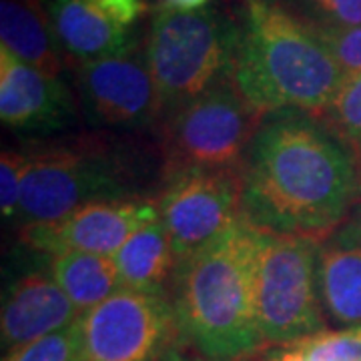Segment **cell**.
Listing matches in <instances>:
<instances>
[{
  "label": "cell",
  "mask_w": 361,
  "mask_h": 361,
  "mask_svg": "<svg viewBox=\"0 0 361 361\" xmlns=\"http://www.w3.org/2000/svg\"><path fill=\"white\" fill-rule=\"evenodd\" d=\"M241 175L247 223L325 241L355 207L361 163L322 116L285 109L261 116Z\"/></svg>",
  "instance_id": "6da1fadb"
},
{
  "label": "cell",
  "mask_w": 361,
  "mask_h": 361,
  "mask_svg": "<svg viewBox=\"0 0 361 361\" xmlns=\"http://www.w3.org/2000/svg\"><path fill=\"white\" fill-rule=\"evenodd\" d=\"M229 78L259 116L285 109L319 115L345 73L305 20L273 0H243Z\"/></svg>",
  "instance_id": "7a4b0ae2"
},
{
  "label": "cell",
  "mask_w": 361,
  "mask_h": 361,
  "mask_svg": "<svg viewBox=\"0 0 361 361\" xmlns=\"http://www.w3.org/2000/svg\"><path fill=\"white\" fill-rule=\"evenodd\" d=\"M259 229L245 217L177 263L173 313L179 334L211 361H239L263 345L255 305Z\"/></svg>",
  "instance_id": "3957f363"
},
{
  "label": "cell",
  "mask_w": 361,
  "mask_h": 361,
  "mask_svg": "<svg viewBox=\"0 0 361 361\" xmlns=\"http://www.w3.org/2000/svg\"><path fill=\"white\" fill-rule=\"evenodd\" d=\"M233 42L235 25L215 11L157 14L145 59L155 78L163 113L173 116L229 75Z\"/></svg>",
  "instance_id": "277c9868"
},
{
  "label": "cell",
  "mask_w": 361,
  "mask_h": 361,
  "mask_svg": "<svg viewBox=\"0 0 361 361\" xmlns=\"http://www.w3.org/2000/svg\"><path fill=\"white\" fill-rule=\"evenodd\" d=\"M322 243L259 231L255 305L263 343L283 348L325 331L317 279Z\"/></svg>",
  "instance_id": "5b68a950"
},
{
  "label": "cell",
  "mask_w": 361,
  "mask_h": 361,
  "mask_svg": "<svg viewBox=\"0 0 361 361\" xmlns=\"http://www.w3.org/2000/svg\"><path fill=\"white\" fill-rule=\"evenodd\" d=\"M129 179L121 165L87 147H56L30 157L18 217L25 225L51 223L78 207L125 199Z\"/></svg>",
  "instance_id": "8992f818"
},
{
  "label": "cell",
  "mask_w": 361,
  "mask_h": 361,
  "mask_svg": "<svg viewBox=\"0 0 361 361\" xmlns=\"http://www.w3.org/2000/svg\"><path fill=\"white\" fill-rule=\"evenodd\" d=\"M259 121L229 75L223 77L171 116L169 147L175 171L241 169Z\"/></svg>",
  "instance_id": "52a82bcc"
},
{
  "label": "cell",
  "mask_w": 361,
  "mask_h": 361,
  "mask_svg": "<svg viewBox=\"0 0 361 361\" xmlns=\"http://www.w3.org/2000/svg\"><path fill=\"white\" fill-rule=\"evenodd\" d=\"M177 263L197 253L243 217L241 169H183L175 171L159 199Z\"/></svg>",
  "instance_id": "ba28073f"
},
{
  "label": "cell",
  "mask_w": 361,
  "mask_h": 361,
  "mask_svg": "<svg viewBox=\"0 0 361 361\" xmlns=\"http://www.w3.org/2000/svg\"><path fill=\"white\" fill-rule=\"evenodd\" d=\"M87 361H151L175 325L163 293L121 289L80 315Z\"/></svg>",
  "instance_id": "9c48e42d"
},
{
  "label": "cell",
  "mask_w": 361,
  "mask_h": 361,
  "mask_svg": "<svg viewBox=\"0 0 361 361\" xmlns=\"http://www.w3.org/2000/svg\"><path fill=\"white\" fill-rule=\"evenodd\" d=\"M157 219L159 203L147 199L97 201L63 219L25 225L23 241L51 255L80 251L113 257L135 233Z\"/></svg>",
  "instance_id": "30bf717a"
},
{
  "label": "cell",
  "mask_w": 361,
  "mask_h": 361,
  "mask_svg": "<svg viewBox=\"0 0 361 361\" xmlns=\"http://www.w3.org/2000/svg\"><path fill=\"white\" fill-rule=\"evenodd\" d=\"M87 116L101 127H145L163 113L145 54L135 51L78 66Z\"/></svg>",
  "instance_id": "8fae6325"
},
{
  "label": "cell",
  "mask_w": 361,
  "mask_h": 361,
  "mask_svg": "<svg viewBox=\"0 0 361 361\" xmlns=\"http://www.w3.org/2000/svg\"><path fill=\"white\" fill-rule=\"evenodd\" d=\"M73 94L61 78L0 49V118L20 133H52L75 121Z\"/></svg>",
  "instance_id": "7c38bea8"
},
{
  "label": "cell",
  "mask_w": 361,
  "mask_h": 361,
  "mask_svg": "<svg viewBox=\"0 0 361 361\" xmlns=\"http://www.w3.org/2000/svg\"><path fill=\"white\" fill-rule=\"evenodd\" d=\"M82 311L63 287L44 273H28L14 281L2 303V348L11 351L65 329Z\"/></svg>",
  "instance_id": "4fadbf2b"
},
{
  "label": "cell",
  "mask_w": 361,
  "mask_h": 361,
  "mask_svg": "<svg viewBox=\"0 0 361 361\" xmlns=\"http://www.w3.org/2000/svg\"><path fill=\"white\" fill-rule=\"evenodd\" d=\"M317 279L325 319L341 327L361 325V231L353 221L322 243Z\"/></svg>",
  "instance_id": "5bb4252c"
},
{
  "label": "cell",
  "mask_w": 361,
  "mask_h": 361,
  "mask_svg": "<svg viewBox=\"0 0 361 361\" xmlns=\"http://www.w3.org/2000/svg\"><path fill=\"white\" fill-rule=\"evenodd\" d=\"M47 13L61 49L80 63L135 49L129 28L106 18L90 0H49Z\"/></svg>",
  "instance_id": "9a60e30c"
},
{
  "label": "cell",
  "mask_w": 361,
  "mask_h": 361,
  "mask_svg": "<svg viewBox=\"0 0 361 361\" xmlns=\"http://www.w3.org/2000/svg\"><path fill=\"white\" fill-rule=\"evenodd\" d=\"M0 42L18 61L61 77V44L39 0H0Z\"/></svg>",
  "instance_id": "2e32d148"
},
{
  "label": "cell",
  "mask_w": 361,
  "mask_h": 361,
  "mask_svg": "<svg viewBox=\"0 0 361 361\" xmlns=\"http://www.w3.org/2000/svg\"><path fill=\"white\" fill-rule=\"evenodd\" d=\"M111 259L123 287L142 293H163V283L177 263L161 217L135 233Z\"/></svg>",
  "instance_id": "e0dca14e"
},
{
  "label": "cell",
  "mask_w": 361,
  "mask_h": 361,
  "mask_svg": "<svg viewBox=\"0 0 361 361\" xmlns=\"http://www.w3.org/2000/svg\"><path fill=\"white\" fill-rule=\"evenodd\" d=\"M51 277L82 313L123 289L115 261L94 253L71 251L52 255Z\"/></svg>",
  "instance_id": "ac0fdd59"
},
{
  "label": "cell",
  "mask_w": 361,
  "mask_h": 361,
  "mask_svg": "<svg viewBox=\"0 0 361 361\" xmlns=\"http://www.w3.org/2000/svg\"><path fill=\"white\" fill-rule=\"evenodd\" d=\"M323 121L361 153V73H348L331 103L319 113Z\"/></svg>",
  "instance_id": "d6986e66"
},
{
  "label": "cell",
  "mask_w": 361,
  "mask_h": 361,
  "mask_svg": "<svg viewBox=\"0 0 361 361\" xmlns=\"http://www.w3.org/2000/svg\"><path fill=\"white\" fill-rule=\"evenodd\" d=\"M2 361H87L80 319L51 336L6 351Z\"/></svg>",
  "instance_id": "ffe728a7"
},
{
  "label": "cell",
  "mask_w": 361,
  "mask_h": 361,
  "mask_svg": "<svg viewBox=\"0 0 361 361\" xmlns=\"http://www.w3.org/2000/svg\"><path fill=\"white\" fill-rule=\"evenodd\" d=\"M291 345L305 361H361V325L325 329Z\"/></svg>",
  "instance_id": "44dd1931"
},
{
  "label": "cell",
  "mask_w": 361,
  "mask_h": 361,
  "mask_svg": "<svg viewBox=\"0 0 361 361\" xmlns=\"http://www.w3.org/2000/svg\"><path fill=\"white\" fill-rule=\"evenodd\" d=\"M28 163L30 157L18 151H4L0 157V205L4 219L11 221L20 213Z\"/></svg>",
  "instance_id": "7402d4cb"
},
{
  "label": "cell",
  "mask_w": 361,
  "mask_h": 361,
  "mask_svg": "<svg viewBox=\"0 0 361 361\" xmlns=\"http://www.w3.org/2000/svg\"><path fill=\"white\" fill-rule=\"evenodd\" d=\"M307 16V25L317 28L361 26V0H297Z\"/></svg>",
  "instance_id": "603a6c76"
},
{
  "label": "cell",
  "mask_w": 361,
  "mask_h": 361,
  "mask_svg": "<svg viewBox=\"0 0 361 361\" xmlns=\"http://www.w3.org/2000/svg\"><path fill=\"white\" fill-rule=\"evenodd\" d=\"M313 32L331 52L343 73H361V26L355 28H317Z\"/></svg>",
  "instance_id": "cb8c5ba5"
},
{
  "label": "cell",
  "mask_w": 361,
  "mask_h": 361,
  "mask_svg": "<svg viewBox=\"0 0 361 361\" xmlns=\"http://www.w3.org/2000/svg\"><path fill=\"white\" fill-rule=\"evenodd\" d=\"M101 13L116 25L129 28L142 14L149 13L147 0H90Z\"/></svg>",
  "instance_id": "d4e9b609"
},
{
  "label": "cell",
  "mask_w": 361,
  "mask_h": 361,
  "mask_svg": "<svg viewBox=\"0 0 361 361\" xmlns=\"http://www.w3.org/2000/svg\"><path fill=\"white\" fill-rule=\"evenodd\" d=\"M209 0H161V11L171 13H197Z\"/></svg>",
  "instance_id": "484cf974"
},
{
  "label": "cell",
  "mask_w": 361,
  "mask_h": 361,
  "mask_svg": "<svg viewBox=\"0 0 361 361\" xmlns=\"http://www.w3.org/2000/svg\"><path fill=\"white\" fill-rule=\"evenodd\" d=\"M265 361H305V360H303V355H301L293 345H283V348H279L277 351H273Z\"/></svg>",
  "instance_id": "4316f807"
},
{
  "label": "cell",
  "mask_w": 361,
  "mask_h": 361,
  "mask_svg": "<svg viewBox=\"0 0 361 361\" xmlns=\"http://www.w3.org/2000/svg\"><path fill=\"white\" fill-rule=\"evenodd\" d=\"M353 223L360 227L361 231V185H360V195H357V201H355V207H353Z\"/></svg>",
  "instance_id": "83f0119b"
},
{
  "label": "cell",
  "mask_w": 361,
  "mask_h": 361,
  "mask_svg": "<svg viewBox=\"0 0 361 361\" xmlns=\"http://www.w3.org/2000/svg\"><path fill=\"white\" fill-rule=\"evenodd\" d=\"M161 361H197V360H187V357H183V355L175 353V351H169V353H165V355L161 357Z\"/></svg>",
  "instance_id": "f1b7e54d"
}]
</instances>
